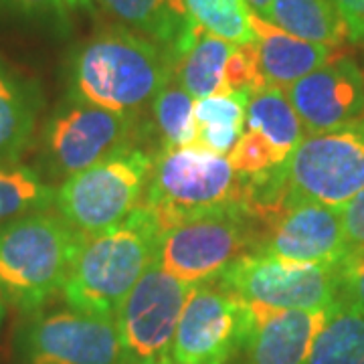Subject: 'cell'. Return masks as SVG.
Segmentation results:
<instances>
[{"label": "cell", "mask_w": 364, "mask_h": 364, "mask_svg": "<svg viewBox=\"0 0 364 364\" xmlns=\"http://www.w3.org/2000/svg\"><path fill=\"white\" fill-rule=\"evenodd\" d=\"M174 77V61L130 28H105L79 45L67 65V100L140 117Z\"/></svg>", "instance_id": "6da1fadb"}, {"label": "cell", "mask_w": 364, "mask_h": 364, "mask_svg": "<svg viewBox=\"0 0 364 364\" xmlns=\"http://www.w3.org/2000/svg\"><path fill=\"white\" fill-rule=\"evenodd\" d=\"M160 239L162 229L144 203L122 223L87 235L61 291L67 306L116 318L132 287L156 261Z\"/></svg>", "instance_id": "7a4b0ae2"}, {"label": "cell", "mask_w": 364, "mask_h": 364, "mask_svg": "<svg viewBox=\"0 0 364 364\" xmlns=\"http://www.w3.org/2000/svg\"><path fill=\"white\" fill-rule=\"evenodd\" d=\"M85 235L57 213L37 210L0 227V289L21 312L43 310L63 291Z\"/></svg>", "instance_id": "3957f363"}, {"label": "cell", "mask_w": 364, "mask_h": 364, "mask_svg": "<svg viewBox=\"0 0 364 364\" xmlns=\"http://www.w3.org/2000/svg\"><path fill=\"white\" fill-rule=\"evenodd\" d=\"M241 203V181L227 156L195 146L162 150L154 158L144 205L162 235L174 225Z\"/></svg>", "instance_id": "277c9868"}, {"label": "cell", "mask_w": 364, "mask_h": 364, "mask_svg": "<svg viewBox=\"0 0 364 364\" xmlns=\"http://www.w3.org/2000/svg\"><path fill=\"white\" fill-rule=\"evenodd\" d=\"M156 152L132 146L57 186L55 210L79 233H102L144 203Z\"/></svg>", "instance_id": "5b68a950"}, {"label": "cell", "mask_w": 364, "mask_h": 364, "mask_svg": "<svg viewBox=\"0 0 364 364\" xmlns=\"http://www.w3.org/2000/svg\"><path fill=\"white\" fill-rule=\"evenodd\" d=\"M259 229L241 203L182 221L160 239L156 263L182 282H215L233 263L255 253Z\"/></svg>", "instance_id": "8992f818"}, {"label": "cell", "mask_w": 364, "mask_h": 364, "mask_svg": "<svg viewBox=\"0 0 364 364\" xmlns=\"http://www.w3.org/2000/svg\"><path fill=\"white\" fill-rule=\"evenodd\" d=\"M138 132V117L65 100L43 126L41 168L51 181H67L132 148Z\"/></svg>", "instance_id": "52a82bcc"}, {"label": "cell", "mask_w": 364, "mask_h": 364, "mask_svg": "<svg viewBox=\"0 0 364 364\" xmlns=\"http://www.w3.org/2000/svg\"><path fill=\"white\" fill-rule=\"evenodd\" d=\"M193 287L156 261L146 269L116 316L119 364H172L176 330Z\"/></svg>", "instance_id": "ba28073f"}, {"label": "cell", "mask_w": 364, "mask_h": 364, "mask_svg": "<svg viewBox=\"0 0 364 364\" xmlns=\"http://www.w3.org/2000/svg\"><path fill=\"white\" fill-rule=\"evenodd\" d=\"M287 196L342 208L364 188V119L308 134L282 166Z\"/></svg>", "instance_id": "9c48e42d"}, {"label": "cell", "mask_w": 364, "mask_h": 364, "mask_svg": "<svg viewBox=\"0 0 364 364\" xmlns=\"http://www.w3.org/2000/svg\"><path fill=\"white\" fill-rule=\"evenodd\" d=\"M253 308L229 287L205 282L191 289L176 330L172 364H229L247 346Z\"/></svg>", "instance_id": "30bf717a"}, {"label": "cell", "mask_w": 364, "mask_h": 364, "mask_svg": "<svg viewBox=\"0 0 364 364\" xmlns=\"http://www.w3.org/2000/svg\"><path fill=\"white\" fill-rule=\"evenodd\" d=\"M217 282L249 304L272 310H328L338 301L334 267L261 253L241 257Z\"/></svg>", "instance_id": "8fae6325"}, {"label": "cell", "mask_w": 364, "mask_h": 364, "mask_svg": "<svg viewBox=\"0 0 364 364\" xmlns=\"http://www.w3.org/2000/svg\"><path fill=\"white\" fill-rule=\"evenodd\" d=\"M16 356L18 364H119L116 318L71 308L28 314Z\"/></svg>", "instance_id": "7c38bea8"}, {"label": "cell", "mask_w": 364, "mask_h": 364, "mask_svg": "<svg viewBox=\"0 0 364 364\" xmlns=\"http://www.w3.org/2000/svg\"><path fill=\"white\" fill-rule=\"evenodd\" d=\"M338 208L287 196L263 229L255 253L334 267L350 251Z\"/></svg>", "instance_id": "4fadbf2b"}, {"label": "cell", "mask_w": 364, "mask_h": 364, "mask_svg": "<svg viewBox=\"0 0 364 364\" xmlns=\"http://www.w3.org/2000/svg\"><path fill=\"white\" fill-rule=\"evenodd\" d=\"M286 91L308 134L348 128L364 119V73L350 57L330 59Z\"/></svg>", "instance_id": "5bb4252c"}, {"label": "cell", "mask_w": 364, "mask_h": 364, "mask_svg": "<svg viewBox=\"0 0 364 364\" xmlns=\"http://www.w3.org/2000/svg\"><path fill=\"white\" fill-rule=\"evenodd\" d=\"M249 364H306L328 310H272L253 306Z\"/></svg>", "instance_id": "9a60e30c"}, {"label": "cell", "mask_w": 364, "mask_h": 364, "mask_svg": "<svg viewBox=\"0 0 364 364\" xmlns=\"http://www.w3.org/2000/svg\"><path fill=\"white\" fill-rule=\"evenodd\" d=\"M100 4L130 31L162 47L174 67L200 28L184 0H100Z\"/></svg>", "instance_id": "2e32d148"}, {"label": "cell", "mask_w": 364, "mask_h": 364, "mask_svg": "<svg viewBox=\"0 0 364 364\" xmlns=\"http://www.w3.org/2000/svg\"><path fill=\"white\" fill-rule=\"evenodd\" d=\"M259 65L267 85L289 87L332 59V49L298 39L257 14H249Z\"/></svg>", "instance_id": "e0dca14e"}, {"label": "cell", "mask_w": 364, "mask_h": 364, "mask_svg": "<svg viewBox=\"0 0 364 364\" xmlns=\"http://www.w3.org/2000/svg\"><path fill=\"white\" fill-rule=\"evenodd\" d=\"M235 43L198 28L193 45L174 67V79L195 100L225 93V71Z\"/></svg>", "instance_id": "ac0fdd59"}, {"label": "cell", "mask_w": 364, "mask_h": 364, "mask_svg": "<svg viewBox=\"0 0 364 364\" xmlns=\"http://www.w3.org/2000/svg\"><path fill=\"white\" fill-rule=\"evenodd\" d=\"M245 128L265 136L284 162L296 152L308 134L287 97V91L277 85H265L249 97Z\"/></svg>", "instance_id": "d6986e66"}, {"label": "cell", "mask_w": 364, "mask_h": 364, "mask_svg": "<svg viewBox=\"0 0 364 364\" xmlns=\"http://www.w3.org/2000/svg\"><path fill=\"white\" fill-rule=\"evenodd\" d=\"M267 21L298 39L330 49L348 39L334 0H273Z\"/></svg>", "instance_id": "ffe728a7"}, {"label": "cell", "mask_w": 364, "mask_h": 364, "mask_svg": "<svg viewBox=\"0 0 364 364\" xmlns=\"http://www.w3.org/2000/svg\"><path fill=\"white\" fill-rule=\"evenodd\" d=\"M247 102V95L239 93H221L196 100L195 148L219 156H229L241 134L245 132Z\"/></svg>", "instance_id": "44dd1931"}, {"label": "cell", "mask_w": 364, "mask_h": 364, "mask_svg": "<svg viewBox=\"0 0 364 364\" xmlns=\"http://www.w3.org/2000/svg\"><path fill=\"white\" fill-rule=\"evenodd\" d=\"M306 364H364V314L338 299L326 314Z\"/></svg>", "instance_id": "7402d4cb"}, {"label": "cell", "mask_w": 364, "mask_h": 364, "mask_svg": "<svg viewBox=\"0 0 364 364\" xmlns=\"http://www.w3.org/2000/svg\"><path fill=\"white\" fill-rule=\"evenodd\" d=\"M57 188L39 170L21 162H0V227L55 205Z\"/></svg>", "instance_id": "603a6c76"}, {"label": "cell", "mask_w": 364, "mask_h": 364, "mask_svg": "<svg viewBox=\"0 0 364 364\" xmlns=\"http://www.w3.org/2000/svg\"><path fill=\"white\" fill-rule=\"evenodd\" d=\"M195 97L182 90L172 77L150 105L152 122L160 138V152L172 148H188L196 140Z\"/></svg>", "instance_id": "cb8c5ba5"}, {"label": "cell", "mask_w": 364, "mask_h": 364, "mask_svg": "<svg viewBox=\"0 0 364 364\" xmlns=\"http://www.w3.org/2000/svg\"><path fill=\"white\" fill-rule=\"evenodd\" d=\"M39 114V93L28 85L0 95V162H18L33 140Z\"/></svg>", "instance_id": "d4e9b609"}, {"label": "cell", "mask_w": 364, "mask_h": 364, "mask_svg": "<svg viewBox=\"0 0 364 364\" xmlns=\"http://www.w3.org/2000/svg\"><path fill=\"white\" fill-rule=\"evenodd\" d=\"M196 25L231 43H255L245 0H184Z\"/></svg>", "instance_id": "484cf974"}, {"label": "cell", "mask_w": 364, "mask_h": 364, "mask_svg": "<svg viewBox=\"0 0 364 364\" xmlns=\"http://www.w3.org/2000/svg\"><path fill=\"white\" fill-rule=\"evenodd\" d=\"M227 158H229L239 181L259 178V176H265L286 164L275 152L272 144L267 142L265 136H261L259 132L249 130V128H245V132L241 134L239 142L235 144V148Z\"/></svg>", "instance_id": "4316f807"}, {"label": "cell", "mask_w": 364, "mask_h": 364, "mask_svg": "<svg viewBox=\"0 0 364 364\" xmlns=\"http://www.w3.org/2000/svg\"><path fill=\"white\" fill-rule=\"evenodd\" d=\"M267 81L259 65V53L255 43H235L225 71V93H239L251 97L263 90Z\"/></svg>", "instance_id": "83f0119b"}, {"label": "cell", "mask_w": 364, "mask_h": 364, "mask_svg": "<svg viewBox=\"0 0 364 364\" xmlns=\"http://www.w3.org/2000/svg\"><path fill=\"white\" fill-rule=\"evenodd\" d=\"M338 282V299L364 314V249H350L334 265Z\"/></svg>", "instance_id": "f1b7e54d"}, {"label": "cell", "mask_w": 364, "mask_h": 364, "mask_svg": "<svg viewBox=\"0 0 364 364\" xmlns=\"http://www.w3.org/2000/svg\"><path fill=\"white\" fill-rule=\"evenodd\" d=\"M65 0H0V11L23 18H61L65 14Z\"/></svg>", "instance_id": "f546056e"}, {"label": "cell", "mask_w": 364, "mask_h": 364, "mask_svg": "<svg viewBox=\"0 0 364 364\" xmlns=\"http://www.w3.org/2000/svg\"><path fill=\"white\" fill-rule=\"evenodd\" d=\"M342 227L352 249H364V188L340 208Z\"/></svg>", "instance_id": "4dcf8cb0"}, {"label": "cell", "mask_w": 364, "mask_h": 364, "mask_svg": "<svg viewBox=\"0 0 364 364\" xmlns=\"http://www.w3.org/2000/svg\"><path fill=\"white\" fill-rule=\"evenodd\" d=\"M350 41H364V0H334Z\"/></svg>", "instance_id": "1f68e13d"}, {"label": "cell", "mask_w": 364, "mask_h": 364, "mask_svg": "<svg viewBox=\"0 0 364 364\" xmlns=\"http://www.w3.org/2000/svg\"><path fill=\"white\" fill-rule=\"evenodd\" d=\"M25 87H28L25 81H21L9 67L0 63V95H11L16 91H23Z\"/></svg>", "instance_id": "d6a6232c"}, {"label": "cell", "mask_w": 364, "mask_h": 364, "mask_svg": "<svg viewBox=\"0 0 364 364\" xmlns=\"http://www.w3.org/2000/svg\"><path fill=\"white\" fill-rule=\"evenodd\" d=\"M249 6V11L253 14H257L261 18H269V11H272V2L273 0H245Z\"/></svg>", "instance_id": "836d02e7"}, {"label": "cell", "mask_w": 364, "mask_h": 364, "mask_svg": "<svg viewBox=\"0 0 364 364\" xmlns=\"http://www.w3.org/2000/svg\"><path fill=\"white\" fill-rule=\"evenodd\" d=\"M6 306H9V299L0 289V330H2V324H4V318H6Z\"/></svg>", "instance_id": "e575fe53"}, {"label": "cell", "mask_w": 364, "mask_h": 364, "mask_svg": "<svg viewBox=\"0 0 364 364\" xmlns=\"http://www.w3.org/2000/svg\"><path fill=\"white\" fill-rule=\"evenodd\" d=\"M69 6H77V4H83V6H87L90 4V0H65Z\"/></svg>", "instance_id": "d590c367"}]
</instances>
